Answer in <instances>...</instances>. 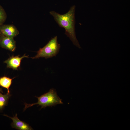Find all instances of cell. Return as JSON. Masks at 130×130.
Listing matches in <instances>:
<instances>
[{"mask_svg":"<svg viewBox=\"0 0 130 130\" xmlns=\"http://www.w3.org/2000/svg\"><path fill=\"white\" fill-rule=\"evenodd\" d=\"M75 6L71 7L68 12L63 14H61L53 11L50 13L59 26L64 28L65 30V34L70 39L73 44L79 48H81L77 40L75 32Z\"/></svg>","mask_w":130,"mask_h":130,"instance_id":"1","label":"cell"},{"mask_svg":"<svg viewBox=\"0 0 130 130\" xmlns=\"http://www.w3.org/2000/svg\"><path fill=\"white\" fill-rule=\"evenodd\" d=\"M38 99L37 103L31 104L25 103V107L24 110L35 105H39L41 106V108L47 106H54L57 104H63L62 100L58 96L53 89H51L49 91L39 97H36Z\"/></svg>","mask_w":130,"mask_h":130,"instance_id":"2","label":"cell"},{"mask_svg":"<svg viewBox=\"0 0 130 130\" xmlns=\"http://www.w3.org/2000/svg\"><path fill=\"white\" fill-rule=\"evenodd\" d=\"M60 46L58 42L57 37L55 36L43 47L40 48L36 52V55L31 58L33 59L41 57L46 59L55 56L59 52Z\"/></svg>","mask_w":130,"mask_h":130,"instance_id":"3","label":"cell"},{"mask_svg":"<svg viewBox=\"0 0 130 130\" xmlns=\"http://www.w3.org/2000/svg\"><path fill=\"white\" fill-rule=\"evenodd\" d=\"M19 33L17 28L12 24H3L0 26V36L13 38Z\"/></svg>","mask_w":130,"mask_h":130,"instance_id":"4","label":"cell"},{"mask_svg":"<svg viewBox=\"0 0 130 130\" xmlns=\"http://www.w3.org/2000/svg\"><path fill=\"white\" fill-rule=\"evenodd\" d=\"M19 56V55L15 56L13 55L4 61V63L6 64L7 67L14 70H18V68L20 67L22 59L25 58H28L25 54L21 57H20Z\"/></svg>","mask_w":130,"mask_h":130,"instance_id":"5","label":"cell"},{"mask_svg":"<svg viewBox=\"0 0 130 130\" xmlns=\"http://www.w3.org/2000/svg\"><path fill=\"white\" fill-rule=\"evenodd\" d=\"M3 115L11 118L13 121L11 125L12 128L20 130H33L31 127L25 122L20 120L16 114L15 116L12 117L4 114Z\"/></svg>","mask_w":130,"mask_h":130,"instance_id":"6","label":"cell"},{"mask_svg":"<svg viewBox=\"0 0 130 130\" xmlns=\"http://www.w3.org/2000/svg\"><path fill=\"white\" fill-rule=\"evenodd\" d=\"M0 46L2 48L14 52L16 49V42L13 38L0 36Z\"/></svg>","mask_w":130,"mask_h":130,"instance_id":"7","label":"cell"},{"mask_svg":"<svg viewBox=\"0 0 130 130\" xmlns=\"http://www.w3.org/2000/svg\"><path fill=\"white\" fill-rule=\"evenodd\" d=\"M11 78L6 76L0 77V86L7 90V93L10 94L9 88L12 83V80L15 78Z\"/></svg>","mask_w":130,"mask_h":130,"instance_id":"8","label":"cell"},{"mask_svg":"<svg viewBox=\"0 0 130 130\" xmlns=\"http://www.w3.org/2000/svg\"><path fill=\"white\" fill-rule=\"evenodd\" d=\"M10 94H2L0 92V112L7 105L9 99L11 96Z\"/></svg>","mask_w":130,"mask_h":130,"instance_id":"9","label":"cell"},{"mask_svg":"<svg viewBox=\"0 0 130 130\" xmlns=\"http://www.w3.org/2000/svg\"><path fill=\"white\" fill-rule=\"evenodd\" d=\"M7 17V14L4 9L0 5V26L5 22Z\"/></svg>","mask_w":130,"mask_h":130,"instance_id":"10","label":"cell"},{"mask_svg":"<svg viewBox=\"0 0 130 130\" xmlns=\"http://www.w3.org/2000/svg\"><path fill=\"white\" fill-rule=\"evenodd\" d=\"M0 92L3 93V91L2 89L0 88Z\"/></svg>","mask_w":130,"mask_h":130,"instance_id":"11","label":"cell"}]
</instances>
